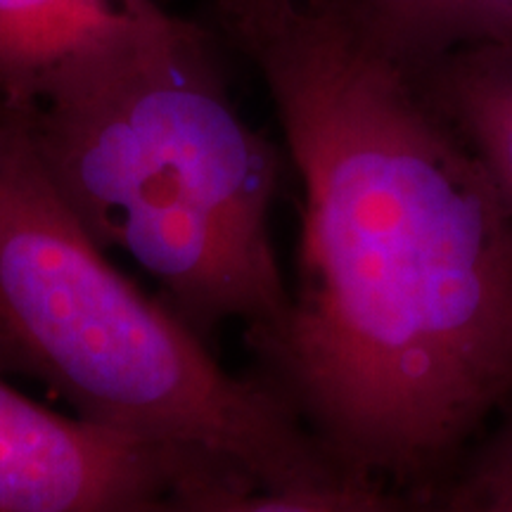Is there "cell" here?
Instances as JSON below:
<instances>
[{"label":"cell","mask_w":512,"mask_h":512,"mask_svg":"<svg viewBox=\"0 0 512 512\" xmlns=\"http://www.w3.org/2000/svg\"><path fill=\"white\" fill-rule=\"evenodd\" d=\"M458 460L448 512H512V401Z\"/></svg>","instance_id":"9c48e42d"},{"label":"cell","mask_w":512,"mask_h":512,"mask_svg":"<svg viewBox=\"0 0 512 512\" xmlns=\"http://www.w3.org/2000/svg\"><path fill=\"white\" fill-rule=\"evenodd\" d=\"M0 370L74 415L266 484L344 470L254 373L235 375L64 202L19 107L0 105Z\"/></svg>","instance_id":"3957f363"},{"label":"cell","mask_w":512,"mask_h":512,"mask_svg":"<svg viewBox=\"0 0 512 512\" xmlns=\"http://www.w3.org/2000/svg\"><path fill=\"white\" fill-rule=\"evenodd\" d=\"M304 192L256 377L356 475L420 494L512 401V209L328 0L247 43Z\"/></svg>","instance_id":"6da1fadb"},{"label":"cell","mask_w":512,"mask_h":512,"mask_svg":"<svg viewBox=\"0 0 512 512\" xmlns=\"http://www.w3.org/2000/svg\"><path fill=\"white\" fill-rule=\"evenodd\" d=\"M411 498H413V494L392 489L380 498V503H377L370 512H418V508H415V503L411 501Z\"/></svg>","instance_id":"8fae6325"},{"label":"cell","mask_w":512,"mask_h":512,"mask_svg":"<svg viewBox=\"0 0 512 512\" xmlns=\"http://www.w3.org/2000/svg\"><path fill=\"white\" fill-rule=\"evenodd\" d=\"M392 489L351 470L309 482L266 484L211 465L181 479L157 512H370Z\"/></svg>","instance_id":"ba28073f"},{"label":"cell","mask_w":512,"mask_h":512,"mask_svg":"<svg viewBox=\"0 0 512 512\" xmlns=\"http://www.w3.org/2000/svg\"><path fill=\"white\" fill-rule=\"evenodd\" d=\"M290 3L292 0H216L221 24L240 48L283 15Z\"/></svg>","instance_id":"30bf717a"},{"label":"cell","mask_w":512,"mask_h":512,"mask_svg":"<svg viewBox=\"0 0 512 512\" xmlns=\"http://www.w3.org/2000/svg\"><path fill=\"white\" fill-rule=\"evenodd\" d=\"M19 110L64 202L200 335L256 347L290 309L271 235L283 159L235 107L214 41L128 0Z\"/></svg>","instance_id":"7a4b0ae2"},{"label":"cell","mask_w":512,"mask_h":512,"mask_svg":"<svg viewBox=\"0 0 512 512\" xmlns=\"http://www.w3.org/2000/svg\"><path fill=\"white\" fill-rule=\"evenodd\" d=\"M207 465L57 413L0 370V512H157Z\"/></svg>","instance_id":"277c9868"},{"label":"cell","mask_w":512,"mask_h":512,"mask_svg":"<svg viewBox=\"0 0 512 512\" xmlns=\"http://www.w3.org/2000/svg\"><path fill=\"white\" fill-rule=\"evenodd\" d=\"M411 76L512 209V46L458 50Z\"/></svg>","instance_id":"8992f818"},{"label":"cell","mask_w":512,"mask_h":512,"mask_svg":"<svg viewBox=\"0 0 512 512\" xmlns=\"http://www.w3.org/2000/svg\"><path fill=\"white\" fill-rule=\"evenodd\" d=\"M370 48L415 74L458 50L512 46V0H328Z\"/></svg>","instance_id":"5b68a950"},{"label":"cell","mask_w":512,"mask_h":512,"mask_svg":"<svg viewBox=\"0 0 512 512\" xmlns=\"http://www.w3.org/2000/svg\"><path fill=\"white\" fill-rule=\"evenodd\" d=\"M128 0H0V105L22 107Z\"/></svg>","instance_id":"52a82bcc"}]
</instances>
